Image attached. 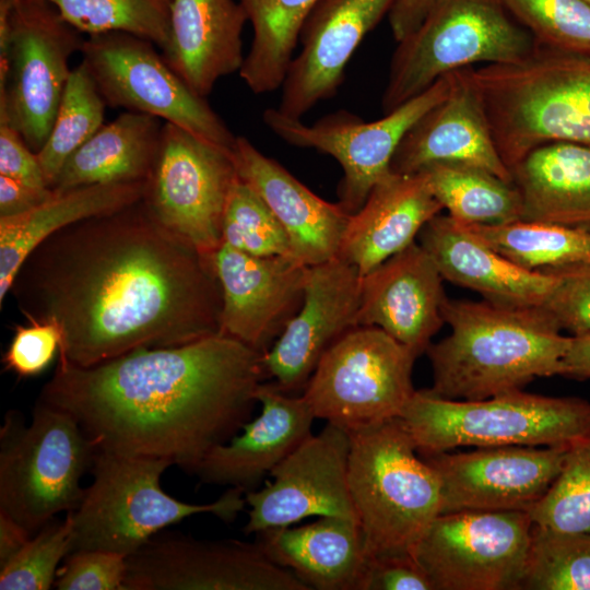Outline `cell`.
I'll list each match as a JSON object with an SVG mask.
<instances>
[{
	"instance_id": "bcb514c9",
	"label": "cell",
	"mask_w": 590,
	"mask_h": 590,
	"mask_svg": "<svg viewBox=\"0 0 590 590\" xmlns=\"http://www.w3.org/2000/svg\"><path fill=\"white\" fill-rule=\"evenodd\" d=\"M361 590H433L412 554L370 558Z\"/></svg>"
},
{
	"instance_id": "f6af8a7d",
	"label": "cell",
	"mask_w": 590,
	"mask_h": 590,
	"mask_svg": "<svg viewBox=\"0 0 590 590\" xmlns=\"http://www.w3.org/2000/svg\"><path fill=\"white\" fill-rule=\"evenodd\" d=\"M552 272L559 281L543 307L560 329L573 335L590 333V266Z\"/></svg>"
},
{
	"instance_id": "b9f144b4",
	"label": "cell",
	"mask_w": 590,
	"mask_h": 590,
	"mask_svg": "<svg viewBox=\"0 0 590 590\" xmlns=\"http://www.w3.org/2000/svg\"><path fill=\"white\" fill-rule=\"evenodd\" d=\"M72 548V522L54 519L0 568L1 590H48L55 586L59 563Z\"/></svg>"
},
{
	"instance_id": "6da1fadb",
	"label": "cell",
	"mask_w": 590,
	"mask_h": 590,
	"mask_svg": "<svg viewBox=\"0 0 590 590\" xmlns=\"http://www.w3.org/2000/svg\"><path fill=\"white\" fill-rule=\"evenodd\" d=\"M11 290L24 315L58 323L59 357L82 367L221 330L212 253L165 228L142 199L49 236Z\"/></svg>"
},
{
	"instance_id": "7c38bea8",
	"label": "cell",
	"mask_w": 590,
	"mask_h": 590,
	"mask_svg": "<svg viewBox=\"0 0 590 590\" xmlns=\"http://www.w3.org/2000/svg\"><path fill=\"white\" fill-rule=\"evenodd\" d=\"M154 46L125 32L84 39L82 61L106 105L154 116L232 151L237 137Z\"/></svg>"
},
{
	"instance_id": "d6986e66",
	"label": "cell",
	"mask_w": 590,
	"mask_h": 590,
	"mask_svg": "<svg viewBox=\"0 0 590 590\" xmlns=\"http://www.w3.org/2000/svg\"><path fill=\"white\" fill-rule=\"evenodd\" d=\"M222 291L220 333L264 354L303 304L308 266L257 257L224 243L212 253Z\"/></svg>"
},
{
	"instance_id": "4fadbf2b",
	"label": "cell",
	"mask_w": 590,
	"mask_h": 590,
	"mask_svg": "<svg viewBox=\"0 0 590 590\" xmlns=\"http://www.w3.org/2000/svg\"><path fill=\"white\" fill-rule=\"evenodd\" d=\"M238 179L232 151L164 122L142 200L168 231L199 250L222 244V221Z\"/></svg>"
},
{
	"instance_id": "f907efd6",
	"label": "cell",
	"mask_w": 590,
	"mask_h": 590,
	"mask_svg": "<svg viewBox=\"0 0 590 590\" xmlns=\"http://www.w3.org/2000/svg\"><path fill=\"white\" fill-rule=\"evenodd\" d=\"M562 376L590 379V333L570 337Z\"/></svg>"
},
{
	"instance_id": "d590c367",
	"label": "cell",
	"mask_w": 590,
	"mask_h": 590,
	"mask_svg": "<svg viewBox=\"0 0 590 590\" xmlns=\"http://www.w3.org/2000/svg\"><path fill=\"white\" fill-rule=\"evenodd\" d=\"M106 106L81 61L71 70L49 135L36 153L50 188L69 157L104 125Z\"/></svg>"
},
{
	"instance_id": "836d02e7",
	"label": "cell",
	"mask_w": 590,
	"mask_h": 590,
	"mask_svg": "<svg viewBox=\"0 0 590 590\" xmlns=\"http://www.w3.org/2000/svg\"><path fill=\"white\" fill-rule=\"evenodd\" d=\"M463 225L528 271L552 272L590 266V231L586 228L527 220Z\"/></svg>"
},
{
	"instance_id": "ffe728a7",
	"label": "cell",
	"mask_w": 590,
	"mask_h": 590,
	"mask_svg": "<svg viewBox=\"0 0 590 590\" xmlns=\"http://www.w3.org/2000/svg\"><path fill=\"white\" fill-rule=\"evenodd\" d=\"M361 280L358 270L339 257L308 266L300 308L262 354L267 377L279 389H305L324 352L357 327Z\"/></svg>"
},
{
	"instance_id": "74e56055",
	"label": "cell",
	"mask_w": 590,
	"mask_h": 590,
	"mask_svg": "<svg viewBox=\"0 0 590 590\" xmlns=\"http://www.w3.org/2000/svg\"><path fill=\"white\" fill-rule=\"evenodd\" d=\"M519 590H590V534L533 523Z\"/></svg>"
},
{
	"instance_id": "9a60e30c",
	"label": "cell",
	"mask_w": 590,
	"mask_h": 590,
	"mask_svg": "<svg viewBox=\"0 0 590 590\" xmlns=\"http://www.w3.org/2000/svg\"><path fill=\"white\" fill-rule=\"evenodd\" d=\"M449 85L446 74L420 95L371 122L340 110L306 125L278 108L266 109L263 121L288 144L318 150L339 162L343 177L338 187V203L352 215L363 206L376 184L391 173V160L406 131L445 98Z\"/></svg>"
},
{
	"instance_id": "2e32d148",
	"label": "cell",
	"mask_w": 590,
	"mask_h": 590,
	"mask_svg": "<svg viewBox=\"0 0 590 590\" xmlns=\"http://www.w3.org/2000/svg\"><path fill=\"white\" fill-rule=\"evenodd\" d=\"M125 590H309L253 543L163 531L127 557Z\"/></svg>"
},
{
	"instance_id": "f5cc1de1",
	"label": "cell",
	"mask_w": 590,
	"mask_h": 590,
	"mask_svg": "<svg viewBox=\"0 0 590 590\" xmlns=\"http://www.w3.org/2000/svg\"><path fill=\"white\" fill-rule=\"evenodd\" d=\"M22 0H0V14H8Z\"/></svg>"
},
{
	"instance_id": "f1b7e54d",
	"label": "cell",
	"mask_w": 590,
	"mask_h": 590,
	"mask_svg": "<svg viewBox=\"0 0 590 590\" xmlns=\"http://www.w3.org/2000/svg\"><path fill=\"white\" fill-rule=\"evenodd\" d=\"M255 542L309 590H361L370 560L359 523L335 516L268 529L256 533Z\"/></svg>"
},
{
	"instance_id": "83f0119b",
	"label": "cell",
	"mask_w": 590,
	"mask_h": 590,
	"mask_svg": "<svg viewBox=\"0 0 590 590\" xmlns=\"http://www.w3.org/2000/svg\"><path fill=\"white\" fill-rule=\"evenodd\" d=\"M247 21L238 0H172L162 55L197 94L206 97L221 78L239 71Z\"/></svg>"
},
{
	"instance_id": "52a82bcc",
	"label": "cell",
	"mask_w": 590,
	"mask_h": 590,
	"mask_svg": "<svg viewBox=\"0 0 590 590\" xmlns=\"http://www.w3.org/2000/svg\"><path fill=\"white\" fill-rule=\"evenodd\" d=\"M400 418L426 456L468 446L569 445L590 437V402L522 389L472 401L415 390Z\"/></svg>"
},
{
	"instance_id": "7402d4cb",
	"label": "cell",
	"mask_w": 590,
	"mask_h": 590,
	"mask_svg": "<svg viewBox=\"0 0 590 590\" xmlns=\"http://www.w3.org/2000/svg\"><path fill=\"white\" fill-rule=\"evenodd\" d=\"M473 69L448 73L447 95L406 131L391 160L392 173L416 174L434 163L453 162L484 168L511 182L510 170L495 145Z\"/></svg>"
},
{
	"instance_id": "3957f363",
	"label": "cell",
	"mask_w": 590,
	"mask_h": 590,
	"mask_svg": "<svg viewBox=\"0 0 590 590\" xmlns=\"http://www.w3.org/2000/svg\"><path fill=\"white\" fill-rule=\"evenodd\" d=\"M442 318L450 334L425 351L433 369L428 391L439 398L482 400L562 376L570 337L543 306L447 297Z\"/></svg>"
},
{
	"instance_id": "60d3db41",
	"label": "cell",
	"mask_w": 590,
	"mask_h": 590,
	"mask_svg": "<svg viewBox=\"0 0 590 590\" xmlns=\"http://www.w3.org/2000/svg\"><path fill=\"white\" fill-rule=\"evenodd\" d=\"M540 45L590 56V4L583 0H503Z\"/></svg>"
},
{
	"instance_id": "cb8c5ba5",
	"label": "cell",
	"mask_w": 590,
	"mask_h": 590,
	"mask_svg": "<svg viewBox=\"0 0 590 590\" xmlns=\"http://www.w3.org/2000/svg\"><path fill=\"white\" fill-rule=\"evenodd\" d=\"M260 414L241 433L209 451L191 474L206 484L229 485L245 493L311 435L316 420L302 396H291L275 384L261 382L256 391Z\"/></svg>"
},
{
	"instance_id": "44dd1931",
	"label": "cell",
	"mask_w": 590,
	"mask_h": 590,
	"mask_svg": "<svg viewBox=\"0 0 590 590\" xmlns=\"http://www.w3.org/2000/svg\"><path fill=\"white\" fill-rule=\"evenodd\" d=\"M394 0H319L299 36L302 49L293 58L282 84L279 110L299 118L319 102L337 94L352 55Z\"/></svg>"
},
{
	"instance_id": "816d5d0a",
	"label": "cell",
	"mask_w": 590,
	"mask_h": 590,
	"mask_svg": "<svg viewBox=\"0 0 590 590\" xmlns=\"http://www.w3.org/2000/svg\"><path fill=\"white\" fill-rule=\"evenodd\" d=\"M32 536L24 527L0 512V568L19 553Z\"/></svg>"
},
{
	"instance_id": "8992f818",
	"label": "cell",
	"mask_w": 590,
	"mask_h": 590,
	"mask_svg": "<svg viewBox=\"0 0 590 590\" xmlns=\"http://www.w3.org/2000/svg\"><path fill=\"white\" fill-rule=\"evenodd\" d=\"M169 460L128 456L97 449L91 468L93 482L72 522L71 552L103 550L129 556L156 533L186 518L212 514L232 522L244 509L245 492L231 487L217 500L190 504L168 495L161 476Z\"/></svg>"
},
{
	"instance_id": "5bb4252c",
	"label": "cell",
	"mask_w": 590,
	"mask_h": 590,
	"mask_svg": "<svg viewBox=\"0 0 590 590\" xmlns=\"http://www.w3.org/2000/svg\"><path fill=\"white\" fill-rule=\"evenodd\" d=\"M532 527L529 511L440 514L412 555L433 590H519Z\"/></svg>"
},
{
	"instance_id": "603a6c76",
	"label": "cell",
	"mask_w": 590,
	"mask_h": 590,
	"mask_svg": "<svg viewBox=\"0 0 590 590\" xmlns=\"http://www.w3.org/2000/svg\"><path fill=\"white\" fill-rule=\"evenodd\" d=\"M442 281L429 253L412 243L362 276L357 326L378 327L420 356L445 323Z\"/></svg>"
},
{
	"instance_id": "30bf717a",
	"label": "cell",
	"mask_w": 590,
	"mask_h": 590,
	"mask_svg": "<svg viewBox=\"0 0 590 590\" xmlns=\"http://www.w3.org/2000/svg\"><path fill=\"white\" fill-rule=\"evenodd\" d=\"M82 33L46 0H22L0 14V118L37 153L51 130L81 51Z\"/></svg>"
},
{
	"instance_id": "c3c4849f",
	"label": "cell",
	"mask_w": 590,
	"mask_h": 590,
	"mask_svg": "<svg viewBox=\"0 0 590 590\" xmlns=\"http://www.w3.org/2000/svg\"><path fill=\"white\" fill-rule=\"evenodd\" d=\"M54 193L51 188H36L0 175V216L27 212L42 204Z\"/></svg>"
},
{
	"instance_id": "4dcf8cb0",
	"label": "cell",
	"mask_w": 590,
	"mask_h": 590,
	"mask_svg": "<svg viewBox=\"0 0 590 590\" xmlns=\"http://www.w3.org/2000/svg\"><path fill=\"white\" fill-rule=\"evenodd\" d=\"M145 182H114L54 191L36 208L0 216V304L30 253L52 234L76 222L111 213L143 198Z\"/></svg>"
},
{
	"instance_id": "1f68e13d",
	"label": "cell",
	"mask_w": 590,
	"mask_h": 590,
	"mask_svg": "<svg viewBox=\"0 0 590 590\" xmlns=\"http://www.w3.org/2000/svg\"><path fill=\"white\" fill-rule=\"evenodd\" d=\"M161 119L125 111L103 125L64 163L51 189L144 182L154 166L162 135Z\"/></svg>"
},
{
	"instance_id": "484cf974",
	"label": "cell",
	"mask_w": 590,
	"mask_h": 590,
	"mask_svg": "<svg viewBox=\"0 0 590 590\" xmlns=\"http://www.w3.org/2000/svg\"><path fill=\"white\" fill-rule=\"evenodd\" d=\"M444 280L506 306H543L559 276L528 271L473 235L451 216L438 214L418 234Z\"/></svg>"
},
{
	"instance_id": "7dc6e473",
	"label": "cell",
	"mask_w": 590,
	"mask_h": 590,
	"mask_svg": "<svg viewBox=\"0 0 590 590\" xmlns=\"http://www.w3.org/2000/svg\"><path fill=\"white\" fill-rule=\"evenodd\" d=\"M0 175L36 188H50L37 154L31 150L19 131L2 118H0Z\"/></svg>"
},
{
	"instance_id": "7a4b0ae2",
	"label": "cell",
	"mask_w": 590,
	"mask_h": 590,
	"mask_svg": "<svg viewBox=\"0 0 590 590\" xmlns=\"http://www.w3.org/2000/svg\"><path fill=\"white\" fill-rule=\"evenodd\" d=\"M266 377L262 353L217 333L88 367L59 357L39 400L70 413L99 450L192 473L250 421Z\"/></svg>"
},
{
	"instance_id": "681fc988",
	"label": "cell",
	"mask_w": 590,
	"mask_h": 590,
	"mask_svg": "<svg viewBox=\"0 0 590 590\" xmlns=\"http://www.w3.org/2000/svg\"><path fill=\"white\" fill-rule=\"evenodd\" d=\"M437 0H394L388 14L390 28L397 42L414 32Z\"/></svg>"
},
{
	"instance_id": "ab89813d",
	"label": "cell",
	"mask_w": 590,
	"mask_h": 590,
	"mask_svg": "<svg viewBox=\"0 0 590 590\" xmlns=\"http://www.w3.org/2000/svg\"><path fill=\"white\" fill-rule=\"evenodd\" d=\"M222 243L257 257L292 256L284 228L259 194L239 177L224 210Z\"/></svg>"
},
{
	"instance_id": "ee69618b",
	"label": "cell",
	"mask_w": 590,
	"mask_h": 590,
	"mask_svg": "<svg viewBox=\"0 0 590 590\" xmlns=\"http://www.w3.org/2000/svg\"><path fill=\"white\" fill-rule=\"evenodd\" d=\"M127 556L103 550L71 552L58 569L59 590H125Z\"/></svg>"
},
{
	"instance_id": "d6a6232c",
	"label": "cell",
	"mask_w": 590,
	"mask_h": 590,
	"mask_svg": "<svg viewBox=\"0 0 590 590\" xmlns=\"http://www.w3.org/2000/svg\"><path fill=\"white\" fill-rule=\"evenodd\" d=\"M253 28L238 71L255 94L282 86L302 28L319 0H238Z\"/></svg>"
},
{
	"instance_id": "277c9868",
	"label": "cell",
	"mask_w": 590,
	"mask_h": 590,
	"mask_svg": "<svg viewBox=\"0 0 590 590\" xmlns=\"http://www.w3.org/2000/svg\"><path fill=\"white\" fill-rule=\"evenodd\" d=\"M495 145L510 168L554 141L590 144V56L538 44L524 58L473 69Z\"/></svg>"
},
{
	"instance_id": "8d00e7d4",
	"label": "cell",
	"mask_w": 590,
	"mask_h": 590,
	"mask_svg": "<svg viewBox=\"0 0 590 590\" xmlns=\"http://www.w3.org/2000/svg\"><path fill=\"white\" fill-rule=\"evenodd\" d=\"M80 33L125 32L162 50L168 42L172 0H46Z\"/></svg>"
},
{
	"instance_id": "e575fe53",
	"label": "cell",
	"mask_w": 590,
	"mask_h": 590,
	"mask_svg": "<svg viewBox=\"0 0 590 590\" xmlns=\"http://www.w3.org/2000/svg\"><path fill=\"white\" fill-rule=\"evenodd\" d=\"M422 173L448 215L463 224L521 220L522 201L512 182L465 163H434Z\"/></svg>"
},
{
	"instance_id": "f546056e",
	"label": "cell",
	"mask_w": 590,
	"mask_h": 590,
	"mask_svg": "<svg viewBox=\"0 0 590 590\" xmlns=\"http://www.w3.org/2000/svg\"><path fill=\"white\" fill-rule=\"evenodd\" d=\"M509 170L522 201L521 220L590 231V144L547 142Z\"/></svg>"
},
{
	"instance_id": "ac0fdd59",
	"label": "cell",
	"mask_w": 590,
	"mask_h": 590,
	"mask_svg": "<svg viewBox=\"0 0 590 590\" xmlns=\"http://www.w3.org/2000/svg\"><path fill=\"white\" fill-rule=\"evenodd\" d=\"M350 434L327 423L270 473L272 481L245 493L250 507L245 534L293 526L311 516L358 522L349 487Z\"/></svg>"
},
{
	"instance_id": "9c48e42d",
	"label": "cell",
	"mask_w": 590,
	"mask_h": 590,
	"mask_svg": "<svg viewBox=\"0 0 590 590\" xmlns=\"http://www.w3.org/2000/svg\"><path fill=\"white\" fill-rule=\"evenodd\" d=\"M536 45L503 0H437L418 27L398 42L381 97L384 115L452 71L516 62Z\"/></svg>"
},
{
	"instance_id": "e0dca14e",
	"label": "cell",
	"mask_w": 590,
	"mask_h": 590,
	"mask_svg": "<svg viewBox=\"0 0 590 590\" xmlns=\"http://www.w3.org/2000/svg\"><path fill=\"white\" fill-rule=\"evenodd\" d=\"M569 445L481 447L427 455L441 492V514L530 511L565 463Z\"/></svg>"
},
{
	"instance_id": "db71d44e",
	"label": "cell",
	"mask_w": 590,
	"mask_h": 590,
	"mask_svg": "<svg viewBox=\"0 0 590 590\" xmlns=\"http://www.w3.org/2000/svg\"><path fill=\"white\" fill-rule=\"evenodd\" d=\"M583 1H586V2H588L590 4V0H583Z\"/></svg>"
},
{
	"instance_id": "f35d334b",
	"label": "cell",
	"mask_w": 590,
	"mask_h": 590,
	"mask_svg": "<svg viewBox=\"0 0 590 590\" xmlns=\"http://www.w3.org/2000/svg\"><path fill=\"white\" fill-rule=\"evenodd\" d=\"M529 514L535 524L590 534V437L570 445L558 476Z\"/></svg>"
},
{
	"instance_id": "5b68a950",
	"label": "cell",
	"mask_w": 590,
	"mask_h": 590,
	"mask_svg": "<svg viewBox=\"0 0 590 590\" xmlns=\"http://www.w3.org/2000/svg\"><path fill=\"white\" fill-rule=\"evenodd\" d=\"M349 434V487L369 557L412 554L441 514L436 472L400 417Z\"/></svg>"
},
{
	"instance_id": "ba28073f",
	"label": "cell",
	"mask_w": 590,
	"mask_h": 590,
	"mask_svg": "<svg viewBox=\"0 0 590 590\" xmlns=\"http://www.w3.org/2000/svg\"><path fill=\"white\" fill-rule=\"evenodd\" d=\"M97 447L67 411L38 401L30 425L14 412L0 429V512L32 535L75 510Z\"/></svg>"
},
{
	"instance_id": "7bdbcfd3",
	"label": "cell",
	"mask_w": 590,
	"mask_h": 590,
	"mask_svg": "<svg viewBox=\"0 0 590 590\" xmlns=\"http://www.w3.org/2000/svg\"><path fill=\"white\" fill-rule=\"evenodd\" d=\"M30 323L17 326L2 362L7 370L20 377L44 371L59 353L62 332L57 322L24 315Z\"/></svg>"
},
{
	"instance_id": "d4e9b609",
	"label": "cell",
	"mask_w": 590,
	"mask_h": 590,
	"mask_svg": "<svg viewBox=\"0 0 590 590\" xmlns=\"http://www.w3.org/2000/svg\"><path fill=\"white\" fill-rule=\"evenodd\" d=\"M232 156L238 177L259 194L284 228L295 259L314 266L339 256L351 214L339 203L315 194L245 137L236 138Z\"/></svg>"
},
{
	"instance_id": "8fae6325",
	"label": "cell",
	"mask_w": 590,
	"mask_h": 590,
	"mask_svg": "<svg viewBox=\"0 0 590 590\" xmlns=\"http://www.w3.org/2000/svg\"><path fill=\"white\" fill-rule=\"evenodd\" d=\"M416 357L382 329L357 326L324 352L303 397L316 418L347 433L400 417Z\"/></svg>"
},
{
	"instance_id": "4316f807",
	"label": "cell",
	"mask_w": 590,
	"mask_h": 590,
	"mask_svg": "<svg viewBox=\"0 0 590 590\" xmlns=\"http://www.w3.org/2000/svg\"><path fill=\"white\" fill-rule=\"evenodd\" d=\"M422 173H389L351 215L339 258L353 264L361 276L400 252L442 211Z\"/></svg>"
}]
</instances>
